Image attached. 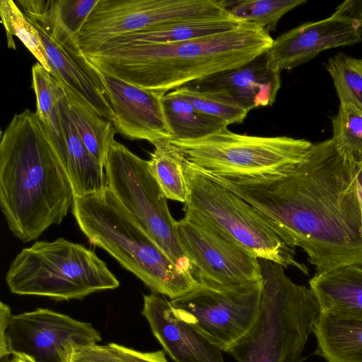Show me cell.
Wrapping results in <instances>:
<instances>
[{
    "label": "cell",
    "mask_w": 362,
    "mask_h": 362,
    "mask_svg": "<svg viewBox=\"0 0 362 362\" xmlns=\"http://www.w3.org/2000/svg\"><path fill=\"white\" fill-rule=\"evenodd\" d=\"M218 182L278 226L315 273L362 267V159L331 139L286 173Z\"/></svg>",
    "instance_id": "obj_1"
},
{
    "label": "cell",
    "mask_w": 362,
    "mask_h": 362,
    "mask_svg": "<svg viewBox=\"0 0 362 362\" xmlns=\"http://www.w3.org/2000/svg\"><path fill=\"white\" fill-rule=\"evenodd\" d=\"M74 199L52 132L28 108L15 114L0 142V207L9 230L23 243L37 240L62 222Z\"/></svg>",
    "instance_id": "obj_2"
},
{
    "label": "cell",
    "mask_w": 362,
    "mask_h": 362,
    "mask_svg": "<svg viewBox=\"0 0 362 362\" xmlns=\"http://www.w3.org/2000/svg\"><path fill=\"white\" fill-rule=\"evenodd\" d=\"M273 40L264 28L245 22L233 30L189 41L103 46L85 55L99 71L165 95L248 63L265 53Z\"/></svg>",
    "instance_id": "obj_3"
},
{
    "label": "cell",
    "mask_w": 362,
    "mask_h": 362,
    "mask_svg": "<svg viewBox=\"0 0 362 362\" xmlns=\"http://www.w3.org/2000/svg\"><path fill=\"white\" fill-rule=\"evenodd\" d=\"M72 212L88 241L109 253L152 293L172 300L197 285L195 276L173 261L107 186L74 197Z\"/></svg>",
    "instance_id": "obj_4"
},
{
    "label": "cell",
    "mask_w": 362,
    "mask_h": 362,
    "mask_svg": "<svg viewBox=\"0 0 362 362\" xmlns=\"http://www.w3.org/2000/svg\"><path fill=\"white\" fill-rule=\"evenodd\" d=\"M259 259L263 288L258 317L228 351L237 362H302L320 313L309 287L294 283L279 264Z\"/></svg>",
    "instance_id": "obj_5"
},
{
    "label": "cell",
    "mask_w": 362,
    "mask_h": 362,
    "mask_svg": "<svg viewBox=\"0 0 362 362\" xmlns=\"http://www.w3.org/2000/svg\"><path fill=\"white\" fill-rule=\"evenodd\" d=\"M182 158L188 187L185 216L206 225L257 258L308 274L306 265L296 259V247L278 226Z\"/></svg>",
    "instance_id": "obj_6"
},
{
    "label": "cell",
    "mask_w": 362,
    "mask_h": 362,
    "mask_svg": "<svg viewBox=\"0 0 362 362\" xmlns=\"http://www.w3.org/2000/svg\"><path fill=\"white\" fill-rule=\"evenodd\" d=\"M10 291L57 301L81 300L119 286L106 263L85 246L63 238L23 249L6 275Z\"/></svg>",
    "instance_id": "obj_7"
},
{
    "label": "cell",
    "mask_w": 362,
    "mask_h": 362,
    "mask_svg": "<svg viewBox=\"0 0 362 362\" xmlns=\"http://www.w3.org/2000/svg\"><path fill=\"white\" fill-rule=\"evenodd\" d=\"M169 142L192 165L228 178L284 174L303 163L314 144L286 136L240 134L227 128L203 138Z\"/></svg>",
    "instance_id": "obj_8"
},
{
    "label": "cell",
    "mask_w": 362,
    "mask_h": 362,
    "mask_svg": "<svg viewBox=\"0 0 362 362\" xmlns=\"http://www.w3.org/2000/svg\"><path fill=\"white\" fill-rule=\"evenodd\" d=\"M106 186L148 235L181 269H195L179 240L177 221L151 173L148 160L113 141L104 165Z\"/></svg>",
    "instance_id": "obj_9"
},
{
    "label": "cell",
    "mask_w": 362,
    "mask_h": 362,
    "mask_svg": "<svg viewBox=\"0 0 362 362\" xmlns=\"http://www.w3.org/2000/svg\"><path fill=\"white\" fill-rule=\"evenodd\" d=\"M16 4L37 29L50 74L64 89L67 100L112 122L113 110L101 74L88 62L78 38L62 22L57 0H20Z\"/></svg>",
    "instance_id": "obj_10"
},
{
    "label": "cell",
    "mask_w": 362,
    "mask_h": 362,
    "mask_svg": "<svg viewBox=\"0 0 362 362\" xmlns=\"http://www.w3.org/2000/svg\"><path fill=\"white\" fill-rule=\"evenodd\" d=\"M197 281L193 289L170 300V304L178 317L227 352L258 317L262 279L237 285Z\"/></svg>",
    "instance_id": "obj_11"
},
{
    "label": "cell",
    "mask_w": 362,
    "mask_h": 362,
    "mask_svg": "<svg viewBox=\"0 0 362 362\" xmlns=\"http://www.w3.org/2000/svg\"><path fill=\"white\" fill-rule=\"evenodd\" d=\"M230 15L223 0H99L78 43L86 54L108 40L154 25Z\"/></svg>",
    "instance_id": "obj_12"
},
{
    "label": "cell",
    "mask_w": 362,
    "mask_h": 362,
    "mask_svg": "<svg viewBox=\"0 0 362 362\" xmlns=\"http://www.w3.org/2000/svg\"><path fill=\"white\" fill-rule=\"evenodd\" d=\"M101 340L91 323L48 308L12 315L7 331L10 354H23L34 362H71L75 350Z\"/></svg>",
    "instance_id": "obj_13"
},
{
    "label": "cell",
    "mask_w": 362,
    "mask_h": 362,
    "mask_svg": "<svg viewBox=\"0 0 362 362\" xmlns=\"http://www.w3.org/2000/svg\"><path fill=\"white\" fill-rule=\"evenodd\" d=\"M177 230L197 280L237 285L262 279L256 256L206 225L184 216Z\"/></svg>",
    "instance_id": "obj_14"
},
{
    "label": "cell",
    "mask_w": 362,
    "mask_h": 362,
    "mask_svg": "<svg viewBox=\"0 0 362 362\" xmlns=\"http://www.w3.org/2000/svg\"><path fill=\"white\" fill-rule=\"evenodd\" d=\"M362 42V25L336 13L304 23L273 40L265 52L269 68L281 73L307 63L327 49Z\"/></svg>",
    "instance_id": "obj_15"
},
{
    "label": "cell",
    "mask_w": 362,
    "mask_h": 362,
    "mask_svg": "<svg viewBox=\"0 0 362 362\" xmlns=\"http://www.w3.org/2000/svg\"><path fill=\"white\" fill-rule=\"evenodd\" d=\"M99 72L113 110L112 122L117 132L132 140H147L151 144L172 139L161 103L164 95Z\"/></svg>",
    "instance_id": "obj_16"
},
{
    "label": "cell",
    "mask_w": 362,
    "mask_h": 362,
    "mask_svg": "<svg viewBox=\"0 0 362 362\" xmlns=\"http://www.w3.org/2000/svg\"><path fill=\"white\" fill-rule=\"evenodd\" d=\"M141 314L175 362H224L223 351L178 317L165 298L153 293L144 295Z\"/></svg>",
    "instance_id": "obj_17"
},
{
    "label": "cell",
    "mask_w": 362,
    "mask_h": 362,
    "mask_svg": "<svg viewBox=\"0 0 362 362\" xmlns=\"http://www.w3.org/2000/svg\"><path fill=\"white\" fill-rule=\"evenodd\" d=\"M281 84V73L268 67L264 53L241 66L186 86L199 90L218 93L250 111L272 105Z\"/></svg>",
    "instance_id": "obj_18"
},
{
    "label": "cell",
    "mask_w": 362,
    "mask_h": 362,
    "mask_svg": "<svg viewBox=\"0 0 362 362\" xmlns=\"http://www.w3.org/2000/svg\"><path fill=\"white\" fill-rule=\"evenodd\" d=\"M62 138L53 133L56 153L71 184L74 196L82 197L106 187L104 166L89 152L71 119L66 97L61 103Z\"/></svg>",
    "instance_id": "obj_19"
},
{
    "label": "cell",
    "mask_w": 362,
    "mask_h": 362,
    "mask_svg": "<svg viewBox=\"0 0 362 362\" xmlns=\"http://www.w3.org/2000/svg\"><path fill=\"white\" fill-rule=\"evenodd\" d=\"M309 288L321 313L362 320V267L348 265L315 273Z\"/></svg>",
    "instance_id": "obj_20"
},
{
    "label": "cell",
    "mask_w": 362,
    "mask_h": 362,
    "mask_svg": "<svg viewBox=\"0 0 362 362\" xmlns=\"http://www.w3.org/2000/svg\"><path fill=\"white\" fill-rule=\"evenodd\" d=\"M243 23L231 15H226L161 24L115 37L100 47L133 43L170 44L186 42L225 33L238 28Z\"/></svg>",
    "instance_id": "obj_21"
},
{
    "label": "cell",
    "mask_w": 362,
    "mask_h": 362,
    "mask_svg": "<svg viewBox=\"0 0 362 362\" xmlns=\"http://www.w3.org/2000/svg\"><path fill=\"white\" fill-rule=\"evenodd\" d=\"M313 332L327 362H362V320L320 312Z\"/></svg>",
    "instance_id": "obj_22"
},
{
    "label": "cell",
    "mask_w": 362,
    "mask_h": 362,
    "mask_svg": "<svg viewBox=\"0 0 362 362\" xmlns=\"http://www.w3.org/2000/svg\"><path fill=\"white\" fill-rule=\"evenodd\" d=\"M164 116L172 139L189 140L203 138L227 128L228 125L204 115L174 90L161 98Z\"/></svg>",
    "instance_id": "obj_23"
},
{
    "label": "cell",
    "mask_w": 362,
    "mask_h": 362,
    "mask_svg": "<svg viewBox=\"0 0 362 362\" xmlns=\"http://www.w3.org/2000/svg\"><path fill=\"white\" fill-rule=\"evenodd\" d=\"M152 144L155 148L148 160L152 174L167 199L185 204L188 187L182 155L168 139L156 140Z\"/></svg>",
    "instance_id": "obj_24"
},
{
    "label": "cell",
    "mask_w": 362,
    "mask_h": 362,
    "mask_svg": "<svg viewBox=\"0 0 362 362\" xmlns=\"http://www.w3.org/2000/svg\"><path fill=\"white\" fill-rule=\"evenodd\" d=\"M67 103L69 115L82 141L92 156L104 166L117 133L113 122L76 101L67 100Z\"/></svg>",
    "instance_id": "obj_25"
},
{
    "label": "cell",
    "mask_w": 362,
    "mask_h": 362,
    "mask_svg": "<svg viewBox=\"0 0 362 362\" xmlns=\"http://www.w3.org/2000/svg\"><path fill=\"white\" fill-rule=\"evenodd\" d=\"M32 88L36 97L35 114L61 139L63 133L61 103L66 98L64 89L39 62L32 67Z\"/></svg>",
    "instance_id": "obj_26"
},
{
    "label": "cell",
    "mask_w": 362,
    "mask_h": 362,
    "mask_svg": "<svg viewBox=\"0 0 362 362\" xmlns=\"http://www.w3.org/2000/svg\"><path fill=\"white\" fill-rule=\"evenodd\" d=\"M306 3L307 0H223L226 10L232 16L269 33L276 30L286 13Z\"/></svg>",
    "instance_id": "obj_27"
},
{
    "label": "cell",
    "mask_w": 362,
    "mask_h": 362,
    "mask_svg": "<svg viewBox=\"0 0 362 362\" xmlns=\"http://www.w3.org/2000/svg\"><path fill=\"white\" fill-rule=\"evenodd\" d=\"M1 23L6 32L7 45L16 49L13 36H16L48 72H51L45 49L35 26L12 0L0 1Z\"/></svg>",
    "instance_id": "obj_28"
},
{
    "label": "cell",
    "mask_w": 362,
    "mask_h": 362,
    "mask_svg": "<svg viewBox=\"0 0 362 362\" xmlns=\"http://www.w3.org/2000/svg\"><path fill=\"white\" fill-rule=\"evenodd\" d=\"M325 69L333 81L340 103L362 111V66L358 59L339 52L328 59Z\"/></svg>",
    "instance_id": "obj_29"
},
{
    "label": "cell",
    "mask_w": 362,
    "mask_h": 362,
    "mask_svg": "<svg viewBox=\"0 0 362 362\" xmlns=\"http://www.w3.org/2000/svg\"><path fill=\"white\" fill-rule=\"evenodd\" d=\"M174 91L185 98L194 107L206 115L220 120L228 126L243 122L249 111L222 94L202 91L188 86Z\"/></svg>",
    "instance_id": "obj_30"
},
{
    "label": "cell",
    "mask_w": 362,
    "mask_h": 362,
    "mask_svg": "<svg viewBox=\"0 0 362 362\" xmlns=\"http://www.w3.org/2000/svg\"><path fill=\"white\" fill-rule=\"evenodd\" d=\"M334 145L358 159H362V111L349 103H340L332 117Z\"/></svg>",
    "instance_id": "obj_31"
},
{
    "label": "cell",
    "mask_w": 362,
    "mask_h": 362,
    "mask_svg": "<svg viewBox=\"0 0 362 362\" xmlns=\"http://www.w3.org/2000/svg\"><path fill=\"white\" fill-rule=\"evenodd\" d=\"M99 0H57L59 16L64 26L78 38L81 29Z\"/></svg>",
    "instance_id": "obj_32"
},
{
    "label": "cell",
    "mask_w": 362,
    "mask_h": 362,
    "mask_svg": "<svg viewBox=\"0 0 362 362\" xmlns=\"http://www.w3.org/2000/svg\"><path fill=\"white\" fill-rule=\"evenodd\" d=\"M107 346L123 362H168L162 351L143 352L116 343L107 344Z\"/></svg>",
    "instance_id": "obj_33"
},
{
    "label": "cell",
    "mask_w": 362,
    "mask_h": 362,
    "mask_svg": "<svg viewBox=\"0 0 362 362\" xmlns=\"http://www.w3.org/2000/svg\"><path fill=\"white\" fill-rule=\"evenodd\" d=\"M71 362H123L115 356L107 344H98L81 347L74 351Z\"/></svg>",
    "instance_id": "obj_34"
},
{
    "label": "cell",
    "mask_w": 362,
    "mask_h": 362,
    "mask_svg": "<svg viewBox=\"0 0 362 362\" xmlns=\"http://www.w3.org/2000/svg\"><path fill=\"white\" fill-rule=\"evenodd\" d=\"M10 307L3 302L0 303V358L1 360L9 358L7 345V331L12 316Z\"/></svg>",
    "instance_id": "obj_35"
},
{
    "label": "cell",
    "mask_w": 362,
    "mask_h": 362,
    "mask_svg": "<svg viewBox=\"0 0 362 362\" xmlns=\"http://www.w3.org/2000/svg\"><path fill=\"white\" fill-rule=\"evenodd\" d=\"M334 13L356 21L362 25V0H347L338 5Z\"/></svg>",
    "instance_id": "obj_36"
},
{
    "label": "cell",
    "mask_w": 362,
    "mask_h": 362,
    "mask_svg": "<svg viewBox=\"0 0 362 362\" xmlns=\"http://www.w3.org/2000/svg\"><path fill=\"white\" fill-rule=\"evenodd\" d=\"M14 362H34L27 356L23 354H13Z\"/></svg>",
    "instance_id": "obj_37"
},
{
    "label": "cell",
    "mask_w": 362,
    "mask_h": 362,
    "mask_svg": "<svg viewBox=\"0 0 362 362\" xmlns=\"http://www.w3.org/2000/svg\"><path fill=\"white\" fill-rule=\"evenodd\" d=\"M1 362H14L13 356H11L9 358L1 360Z\"/></svg>",
    "instance_id": "obj_38"
},
{
    "label": "cell",
    "mask_w": 362,
    "mask_h": 362,
    "mask_svg": "<svg viewBox=\"0 0 362 362\" xmlns=\"http://www.w3.org/2000/svg\"><path fill=\"white\" fill-rule=\"evenodd\" d=\"M358 62L360 64V65L362 66V59H358Z\"/></svg>",
    "instance_id": "obj_39"
}]
</instances>
